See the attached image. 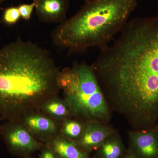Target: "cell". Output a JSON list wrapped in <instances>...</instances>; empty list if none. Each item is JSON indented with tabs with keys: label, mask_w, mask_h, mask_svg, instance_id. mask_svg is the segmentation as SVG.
Masks as SVG:
<instances>
[{
	"label": "cell",
	"mask_w": 158,
	"mask_h": 158,
	"mask_svg": "<svg viewBox=\"0 0 158 158\" xmlns=\"http://www.w3.org/2000/svg\"><path fill=\"white\" fill-rule=\"evenodd\" d=\"M60 70L50 54L19 38L0 48V118L21 120L59 95Z\"/></svg>",
	"instance_id": "2"
},
{
	"label": "cell",
	"mask_w": 158,
	"mask_h": 158,
	"mask_svg": "<svg viewBox=\"0 0 158 158\" xmlns=\"http://www.w3.org/2000/svg\"><path fill=\"white\" fill-rule=\"evenodd\" d=\"M41 113L56 121H62L73 118L70 109L64 98L58 95L51 98L40 107Z\"/></svg>",
	"instance_id": "12"
},
{
	"label": "cell",
	"mask_w": 158,
	"mask_h": 158,
	"mask_svg": "<svg viewBox=\"0 0 158 158\" xmlns=\"http://www.w3.org/2000/svg\"><path fill=\"white\" fill-rule=\"evenodd\" d=\"M21 121L34 138L45 143L59 135L61 123L40 111L27 114Z\"/></svg>",
	"instance_id": "6"
},
{
	"label": "cell",
	"mask_w": 158,
	"mask_h": 158,
	"mask_svg": "<svg viewBox=\"0 0 158 158\" xmlns=\"http://www.w3.org/2000/svg\"><path fill=\"white\" fill-rule=\"evenodd\" d=\"M6 1V0H0V7H1V5Z\"/></svg>",
	"instance_id": "18"
},
{
	"label": "cell",
	"mask_w": 158,
	"mask_h": 158,
	"mask_svg": "<svg viewBox=\"0 0 158 158\" xmlns=\"http://www.w3.org/2000/svg\"><path fill=\"white\" fill-rule=\"evenodd\" d=\"M85 123L74 118L66 119L61 123L59 135L77 142L83 134Z\"/></svg>",
	"instance_id": "13"
},
{
	"label": "cell",
	"mask_w": 158,
	"mask_h": 158,
	"mask_svg": "<svg viewBox=\"0 0 158 158\" xmlns=\"http://www.w3.org/2000/svg\"><path fill=\"white\" fill-rule=\"evenodd\" d=\"M91 65L112 113L133 130L158 119V15L128 21Z\"/></svg>",
	"instance_id": "1"
},
{
	"label": "cell",
	"mask_w": 158,
	"mask_h": 158,
	"mask_svg": "<svg viewBox=\"0 0 158 158\" xmlns=\"http://www.w3.org/2000/svg\"><path fill=\"white\" fill-rule=\"evenodd\" d=\"M58 158H90V154L81 149L76 142L58 135L46 143Z\"/></svg>",
	"instance_id": "10"
},
{
	"label": "cell",
	"mask_w": 158,
	"mask_h": 158,
	"mask_svg": "<svg viewBox=\"0 0 158 158\" xmlns=\"http://www.w3.org/2000/svg\"><path fill=\"white\" fill-rule=\"evenodd\" d=\"M27 158H31V156H30V157H27Z\"/></svg>",
	"instance_id": "22"
},
{
	"label": "cell",
	"mask_w": 158,
	"mask_h": 158,
	"mask_svg": "<svg viewBox=\"0 0 158 158\" xmlns=\"http://www.w3.org/2000/svg\"><path fill=\"white\" fill-rule=\"evenodd\" d=\"M119 133L116 131L106 138L95 150L96 158H120L127 150Z\"/></svg>",
	"instance_id": "11"
},
{
	"label": "cell",
	"mask_w": 158,
	"mask_h": 158,
	"mask_svg": "<svg viewBox=\"0 0 158 158\" xmlns=\"http://www.w3.org/2000/svg\"><path fill=\"white\" fill-rule=\"evenodd\" d=\"M116 131L109 124L98 122L86 123L83 134L77 143L81 149L90 154L96 150L108 136Z\"/></svg>",
	"instance_id": "8"
},
{
	"label": "cell",
	"mask_w": 158,
	"mask_h": 158,
	"mask_svg": "<svg viewBox=\"0 0 158 158\" xmlns=\"http://www.w3.org/2000/svg\"><path fill=\"white\" fill-rule=\"evenodd\" d=\"M17 7L21 18L26 20H29L35 8V4L34 2L31 4H22Z\"/></svg>",
	"instance_id": "15"
},
{
	"label": "cell",
	"mask_w": 158,
	"mask_h": 158,
	"mask_svg": "<svg viewBox=\"0 0 158 158\" xmlns=\"http://www.w3.org/2000/svg\"><path fill=\"white\" fill-rule=\"evenodd\" d=\"M20 18L18 7L12 6L7 8L4 10L2 20L6 24L13 25L19 21Z\"/></svg>",
	"instance_id": "14"
},
{
	"label": "cell",
	"mask_w": 158,
	"mask_h": 158,
	"mask_svg": "<svg viewBox=\"0 0 158 158\" xmlns=\"http://www.w3.org/2000/svg\"><path fill=\"white\" fill-rule=\"evenodd\" d=\"M11 155L27 158L40 150L44 143L36 140L21 120L6 121L1 125V134Z\"/></svg>",
	"instance_id": "5"
},
{
	"label": "cell",
	"mask_w": 158,
	"mask_h": 158,
	"mask_svg": "<svg viewBox=\"0 0 158 158\" xmlns=\"http://www.w3.org/2000/svg\"><path fill=\"white\" fill-rule=\"evenodd\" d=\"M40 151L39 158H58L52 149L44 143Z\"/></svg>",
	"instance_id": "16"
},
{
	"label": "cell",
	"mask_w": 158,
	"mask_h": 158,
	"mask_svg": "<svg viewBox=\"0 0 158 158\" xmlns=\"http://www.w3.org/2000/svg\"><path fill=\"white\" fill-rule=\"evenodd\" d=\"M36 14L40 21L61 23L66 20L68 0H34Z\"/></svg>",
	"instance_id": "9"
},
{
	"label": "cell",
	"mask_w": 158,
	"mask_h": 158,
	"mask_svg": "<svg viewBox=\"0 0 158 158\" xmlns=\"http://www.w3.org/2000/svg\"><path fill=\"white\" fill-rule=\"evenodd\" d=\"M137 6V0H89L54 29L53 42L70 52L101 48L120 32Z\"/></svg>",
	"instance_id": "3"
},
{
	"label": "cell",
	"mask_w": 158,
	"mask_h": 158,
	"mask_svg": "<svg viewBox=\"0 0 158 158\" xmlns=\"http://www.w3.org/2000/svg\"><path fill=\"white\" fill-rule=\"evenodd\" d=\"M84 1H85V2H87V1H89V0H84Z\"/></svg>",
	"instance_id": "20"
},
{
	"label": "cell",
	"mask_w": 158,
	"mask_h": 158,
	"mask_svg": "<svg viewBox=\"0 0 158 158\" xmlns=\"http://www.w3.org/2000/svg\"><path fill=\"white\" fill-rule=\"evenodd\" d=\"M0 41H1V35H0Z\"/></svg>",
	"instance_id": "23"
},
{
	"label": "cell",
	"mask_w": 158,
	"mask_h": 158,
	"mask_svg": "<svg viewBox=\"0 0 158 158\" xmlns=\"http://www.w3.org/2000/svg\"><path fill=\"white\" fill-rule=\"evenodd\" d=\"M128 150L136 158H158V132L155 127L129 131Z\"/></svg>",
	"instance_id": "7"
},
{
	"label": "cell",
	"mask_w": 158,
	"mask_h": 158,
	"mask_svg": "<svg viewBox=\"0 0 158 158\" xmlns=\"http://www.w3.org/2000/svg\"><path fill=\"white\" fill-rule=\"evenodd\" d=\"M58 84L73 118L84 123L98 122L109 124L113 113L91 65L75 63L60 70Z\"/></svg>",
	"instance_id": "4"
},
{
	"label": "cell",
	"mask_w": 158,
	"mask_h": 158,
	"mask_svg": "<svg viewBox=\"0 0 158 158\" xmlns=\"http://www.w3.org/2000/svg\"><path fill=\"white\" fill-rule=\"evenodd\" d=\"M0 134H1V125H0Z\"/></svg>",
	"instance_id": "21"
},
{
	"label": "cell",
	"mask_w": 158,
	"mask_h": 158,
	"mask_svg": "<svg viewBox=\"0 0 158 158\" xmlns=\"http://www.w3.org/2000/svg\"><path fill=\"white\" fill-rule=\"evenodd\" d=\"M156 129V130L158 132V125H156L155 126Z\"/></svg>",
	"instance_id": "19"
},
{
	"label": "cell",
	"mask_w": 158,
	"mask_h": 158,
	"mask_svg": "<svg viewBox=\"0 0 158 158\" xmlns=\"http://www.w3.org/2000/svg\"><path fill=\"white\" fill-rule=\"evenodd\" d=\"M120 158H136L131 153V152L128 149L126 151Z\"/></svg>",
	"instance_id": "17"
}]
</instances>
